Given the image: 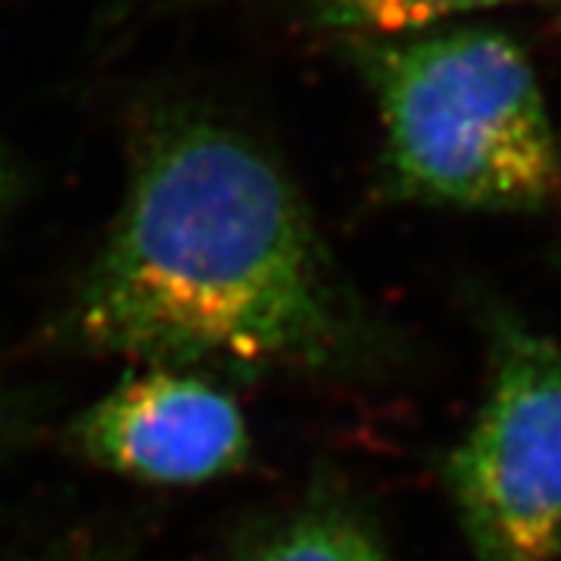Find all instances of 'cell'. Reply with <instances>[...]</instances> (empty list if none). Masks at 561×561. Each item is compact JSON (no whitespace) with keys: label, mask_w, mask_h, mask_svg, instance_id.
Returning <instances> with one entry per match:
<instances>
[{"label":"cell","mask_w":561,"mask_h":561,"mask_svg":"<svg viewBox=\"0 0 561 561\" xmlns=\"http://www.w3.org/2000/svg\"><path fill=\"white\" fill-rule=\"evenodd\" d=\"M84 346L157 368L346 371L362 324L294 181L241 131H147L69 309Z\"/></svg>","instance_id":"cell-1"},{"label":"cell","mask_w":561,"mask_h":561,"mask_svg":"<svg viewBox=\"0 0 561 561\" xmlns=\"http://www.w3.org/2000/svg\"><path fill=\"white\" fill-rule=\"evenodd\" d=\"M397 191L478 213L561 201V140L522 47L493 28L365 41Z\"/></svg>","instance_id":"cell-2"},{"label":"cell","mask_w":561,"mask_h":561,"mask_svg":"<svg viewBox=\"0 0 561 561\" xmlns=\"http://www.w3.org/2000/svg\"><path fill=\"white\" fill-rule=\"evenodd\" d=\"M474 561L561 559V343L493 316L490 387L446 461Z\"/></svg>","instance_id":"cell-3"},{"label":"cell","mask_w":561,"mask_h":561,"mask_svg":"<svg viewBox=\"0 0 561 561\" xmlns=\"http://www.w3.org/2000/svg\"><path fill=\"white\" fill-rule=\"evenodd\" d=\"M72 434L84 459L162 486L216 481L250 456L241 405L216 381L184 368L144 365L91 402Z\"/></svg>","instance_id":"cell-4"},{"label":"cell","mask_w":561,"mask_h":561,"mask_svg":"<svg viewBox=\"0 0 561 561\" xmlns=\"http://www.w3.org/2000/svg\"><path fill=\"white\" fill-rule=\"evenodd\" d=\"M241 561H390L375 527L337 500H316L253 542Z\"/></svg>","instance_id":"cell-5"},{"label":"cell","mask_w":561,"mask_h":561,"mask_svg":"<svg viewBox=\"0 0 561 561\" xmlns=\"http://www.w3.org/2000/svg\"><path fill=\"white\" fill-rule=\"evenodd\" d=\"M508 0H319L324 20L368 41L400 38L481 13Z\"/></svg>","instance_id":"cell-6"},{"label":"cell","mask_w":561,"mask_h":561,"mask_svg":"<svg viewBox=\"0 0 561 561\" xmlns=\"http://www.w3.org/2000/svg\"><path fill=\"white\" fill-rule=\"evenodd\" d=\"M7 201H10V197H7V175L0 172V216H3V206H7Z\"/></svg>","instance_id":"cell-7"}]
</instances>
